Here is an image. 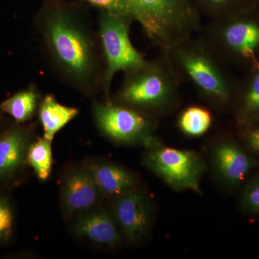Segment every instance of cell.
Listing matches in <instances>:
<instances>
[{
	"label": "cell",
	"instance_id": "cell-14",
	"mask_svg": "<svg viewBox=\"0 0 259 259\" xmlns=\"http://www.w3.org/2000/svg\"><path fill=\"white\" fill-rule=\"evenodd\" d=\"M96 182L103 197L115 199L137 188V177L124 167L101 161L84 165Z\"/></svg>",
	"mask_w": 259,
	"mask_h": 259
},
{
	"label": "cell",
	"instance_id": "cell-7",
	"mask_svg": "<svg viewBox=\"0 0 259 259\" xmlns=\"http://www.w3.org/2000/svg\"><path fill=\"white\" fill-rule=\"evenodd\" d=\"M134 20L127 15L100 11L98 37L105 59L103 93L109 100L112 79L118 72H129L146 62L130 38V27Z\"/></svg>",
	"mask_w": 259,
	"mask_h": 259
},
{
	"label": "cell",
	"instance_id": "cell-13",
	"mask_svg": "<svg viewBox=\"0 0 259 259\" xmlns=\"http://www.w3.org/2000/svg\"><path fill=\"white\" fill-rule=\"evenodd\" d=\"M31 143L30 129L19 123L0 136V182L11 180L23 169Z\"/></svg>",
	"mask_w": 259,
	"mask_h": 259
},
{
	"label": "cell",
	"instance_id": "cell-12",
	"mask_svg": "<svg viewBox=\"0 0 259 259\" xmlns=\"http://www.w3.org/2000/svg\"><path fill=\"white\" fill-rule=\"evenodd\" d=\"M73 232L78 238L111 248L120 245L123 236L112 212L96 207L78 216Z\"/></svg>",
	"mask_w": 259,
	"mask_h": 259
},
{
	"label": "cell",
	"instance_id": "cell-22",
	"mask_svg": "<svg viewBox=\"0 0 259 259\" xmlns=\"http://www.w3.org/2000/svg\"><path fill=\"white\" fill-rule=\"evenodd\" d=\"M13 229V211L8 199L0 195V244L9 241Z\"/></svg>",
	"mask_w": 259,
	"mask_h": 259
},
{
	"label": "cell",
	"instance_id": "cell-9",
	"mask_svg": "<svg viewBox=\"0 0 259 259\" xmlns=\"http://www.w3.org/2000/svg\"><path fill=\"white\" fill-rule=\"evenodd\" d=\"M209 161L214 179L229 191L241 188L258 164L256 158L243 144L227 136L214 141Z\"/></svg>",
	"mask_w": 259,
	"mask_h": 259
},
{
	"label": "cell",
	"instance_id": "cell-23",
	"mask_svg": "<svg viewBox=\"0 0 259 259\" xmlns=\"http://www.w3.org/2000/svg\"><path fill=\"white\" fill-rule=\"evenodd\" d=\"M239 127L241 144L255 158H259V121Z\"/></svg>",
	"mask_w": 259,
	"mask_h": 259
},
{
	"label": "cell",
	"instance_id": "cell-1",
	"mask_svg": "<svg viewBox=\"0 0 259 259\" xmlns=\"http://www.w3.org/2000/svg\"><path fill=\"white\" fill-rule=\"evenodd\" d=\"M35 25L64 82L87 96L103 92L106 67L100 40L79 5L45 0Z\"/></svg>",
	"mask_w": 259,
	"mask_h": 259
},
{
	"label": "cell",
	"instance_id": "cell-3",
	"mask_svg": "<svg viewBox=\"0 0 259 259\" xmlns=\"http://www.w3.org/2000/svg\"><path fill=\"white\" fill-rule=\"evenodd\" d=\"M181 81L163 51L156 59L125 73L112 101L158 120L176 111Z\"/></svg>",
	"mask_w": 259,
	"mask_h": 259
},
{
	"label": "cell",
	"instance_id": "cell-21",
	"mask_svg": "<svg viewBox=\"0 0 259 259\" xmlns=\"http://www.w3.org/2000/svg\"><path fill=\"white\" fill-rule=\"evenodd\" d=\"M239 206L245 214L259 216V172L250 177L242 187Z\"/></svg>",
	"mask_w": 259,
	"mask_h": 259
},
{
	"label": "cell",
	"instance_id": "cell-18",
	"mask_svg": "<svg viewBox=\"0 0 259 259\" xmlns=\"http://www.w3.org/2000/svg\"><path fill=\"white\" fill-rule=\"evenodd\" d=\"M212 112L207 107L193 105L181 112L178 127L186 136L199 137L203 136L212 124Z\"/></svg>",
	"mask_w": 259,
	"mask_h": 259
},
{
	"label": "cell",
	"instance_id": "cell-24",
	"mask_svg": "<svg viewBox=\"0 0 259 259\" xmlns=\"http://www.w3.org/2000/svg\"><path fill=\"white\" fill-rule=\"evenodd\" d=\"M98 8L100 11H106L115 14L129 15V0H83Z\"/></svg>",
	"mask_w": 259,
	"mask_h": 259
},
{
	"label": "cell",
	"instance_id": "cell-19",
	"mask_svg": "<svg viewBox=\"0 0 259 259\" xmlns=\"http://www.w3.org/2000/svg\"><path fill=\"white\" fill-rule=\"evenodd\" d=\"M52 141L44 137L39 138L29 147L27 163L41 181H47L52 171Z\"/></svg>",
	"mask_w": 259,
	"mask_h": 259
},
{
	"label": "cell",
	"instance_id": "cell-6",
	"mask_svg": "<svg viewBox=\"0 0 259 259\" xmlns=\"http://www.w3.org/2000/svg\"><path fill=\"white\" fill-rule=\"evenodd\" d=\"M142 161L144 166L172 190L200 192L207 165L199 153L168 147L156 139L146 146Z\"/></svg>",
	"mask_w": 259,
	"mask_h": 259
},
{
	"label": "cell",
	"instance_id": "cell-17",
	"mask_svg": "<svg viewBox=\"0 0 259 259\" xmlns=\"http://www.w3.org/2000/svg\"><path fill=\"white\" fill-rule=\"evenodd\" d=\"M41 100L38 89L31 84L2 102L0 111L12 116L17 123H24L33 117Z\"/></svg>",
	"mask_w": 259,
	"mask_h": 259
},
{
	"label": "cell",
	"instance_id": "cell-5",
	"mask_svg": "<svg viewBox=\"0 0 259 259\" xmlns=\"http://www.w3.org/2000/svg\"><path fill=\"white\" fill-rule=\"evenodd\" d=\"M206 40L227 63L259 69V18L248 10L209 20L201 28Z\"/></svg>",
	"mask_w": 259,
	"mask_h": 259
},
{
	"label": "cell",
	"instance_id": "cell-20",
	"mask_svg": "<svg viewBox=\"0 0 259 259\" xmlns=\"http://www.w3.org/2000/svg\"><path fill=\"white\" fill-rule=\"evenodd\" d=\"M245 0H192L201 16L212 20L245 9Z\"/></svg>",
	"mask_w": 259,
	"mask_h": 259
},
{
	"label": "cell",
	"instance_id": "cell-10",
	"mask_svg": "<svg viewBox=\"0 0 259 259\" xmlns=\"http://www.w3.org/2000/svg\"><path fill=\"white\" fill-rule=\"evenodd\" d=\"M111 212L130 243L137 244L148 236L153 223V204L144 192L136 188L112 199Z\"/></svg>",
	"mask_w": 259,
	"mask_h": 259
},
{
	"label": "cell",
	"instance_id": "cell-2",
	"mask_svg": "<svg viewBox=\"0 0 259 259\" xmlns=\"http://www.w3.org/2000/svg\"><path fill=\"white\" fill-rule=\"evenodd\" d=\"M163 52L181 82L190 83L209 106L218 111L234 107L238 90L228 63L203 35L188 37Z\"/></svg>",
	"mask_w": 259,
	"mask_h": 259
},
{
	"label": "cell",
	"instance_id": "cell-8",
	"mask_svg": "<svg viewBox=\"0 0 259 259\" xmlns=\"http://www.w3.org/2000/svg\"><path fill=\"white\" fill-rule=\"evenodd\" d=\"M92 112L98 131L115 144L146 148L158 139L157 120L114 103L111 99L94 102Z\"/></svg>",
	"mask_w": 259,
	"mask_h": 259
},
{
	"label": "cell",
	"instance_id": "cell-11",
	"mask_svg": "<svg viewBox=\"0 0 259 259\" xmlns=\"http://www.w3.org/2000/svg\"><path fill=\"white\" fill-rule=\"evenodd\" d=\"M103 198L91 172L76 166L66 172L61 187V206L65 217L71 218L95 208Z\"/></svg>",
	"mask_w": 259,
	"mask_h": 259
},
{
	"label": "cell",
	"instance_id": "cell-15",
	"mask_svg": "<svg viewBox=\"0 0 259 259\" xmlns=\"http://www.w3.org/2000/svg\"><path fill=\"white\" fill-rule=\"evenodd\" d=\"M37 112L44 137L53 141L56 134L78 115L79 110L62 105L54 95H47L42 99Z\"/></svg>",
	"mask_w": 259,
	"mask_h": 259
},
{
	"label": "cell",
	"instance_id": "cell-16",
	"mask_svg": "<svg viewBox=\"0 0 259 259\" xmlns=\"http://www.w3.org/2000/svg\"><path fill=\"white\" fill-rule=\"evenodd\" d=\"M234 108L238 125L259 121V69L253 70L241 91H237Z\"/></svg>",
	"mask_w": 259,
	"mask_h": 259
},
{
	"label": "cell",
	"instance_id": "cell-4",
	"mask_svg": "<svg viewBox=\"0 0 259 259\" xmlns=\"http://www.w3.org/2000/svg\"><path fill=\"white\" fill-rule=\"evenodd\" d=\"M129 15L161 51L202 28V16L192 0H129Z\"/></svg>",
	"mask_w": 259,
	"mask_h": 259
}]
</instances>
